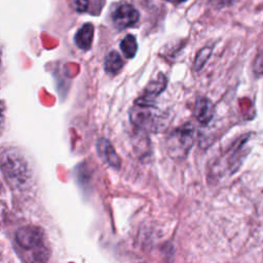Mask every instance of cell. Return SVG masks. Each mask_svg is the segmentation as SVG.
Here are the masks:
<instances>
[{
	"instance_id": "obj_6",
	"label": "cell",
	"mask_w": 263,
	"mask_h": 263,
	"mask_svg": "<svg viewBox=\"0 0 263 263\" xmlns=\"http://www.w3.org/2000/svg\"><path fill=\"white\" fill-rule=\"evenodd\" d=\"M97 151L100 158L109 166L119 170L121 166V160L116 153L111 142L106 138H101L97 142Z\"/></svg>"
},
{
	"instance_id": "obj_8",
	"label": "cell",
	"mask_w": 263,
	"mask_h": 263,
	"mask_svg": "<svg viewBox=\"0 0 263 263\" xmlns=\"http://www.w3.org/2000/svg\"><path fill=\"white\" fill-rule=\"evenodd\" d=\"M194 115L200 123H208L214 116V105L206 98H198L194 107Z\"/></svg>"
},
{
	"instance_id": "obj_17",
	"label": "cell",
	"mask_w": 263,
	"mask_h": 263,
	"mask_svg": "<svg viewBox=\"0 0 263 263\" xmlns=\"http://www.w3.org/2000/svg\"><path fill=\"white\" fill-rule=\"evenodd\" d=\"M166 1H173V0H166Z\"/></svg>"
},
{
	"instance_id": "obj_9",
	"label": "cell",
	"mask_w": 263,
	"mask_h": 263,
	"mask_svg": "<svg viewBox=\"0 0 263 263\" xmlns=\"http://www.w3.org/2000/svg\"><path fill=\"white\" fill-rule=\"evenodd\" d=\"M93 25L90 23L84 24L76 33L74 41L76 45L83 50H88L91 47L93 39Z\"/></svg>"
},
{
	"instance_id": "obj_1",
	"label": "cell",
	"mask_w": 263,
	"mask_h": 263,
	"mask_svg": "<svg viewBox=\"0 0 263 263\" xmlns=\"http://www.w3.org/2000/svg\"><path fill=\"white\" fill-rule=\"evenodd\" d=\"M1 170L7 183L14 189H27L32 183L33 173L25 155L9 147L1 152Z\"/></svg>"
},
{
	"instance_id": "obj_15",
	"label": "cell",
	"mask_w": 263,
	"mask_h": 263,
	"mask_svg": "<svg viewBox=\"0 0 263 263\" xmlns=\"http://www.w3.org/2000/svg\"><path fill=\"white\" fill-rule=\"evenodd\" d=\"M215 1V3L217 4V5H227V4H229L230 2H232V0H214Z\"/></svg>"
},
{
	"instance_id": "obj_5",
	"label": "cell",
	"mask_w": 263,
	"mask_h": 263,
	"mask_svg": "<svg viewBox=\"0 0 263 263\" xmlns=\"http://www.w3.org/2000/svg\"><path fill=\"white\" fill-rule=\"evenodd\" d=\"M140 18L139 11L128 3H122L112 13V22L117 29H125L135 25Z\"/></svg>"
},
{
	"instance_id": "obj_16",
	"label": "cell",
	"mask_w": 263,
	"mask_h": 263,
	"mask_svg": "<svg viewBox=\"0 0 263 263\" xmlns=\"http://www.w3.org/2000/svg\"><path fill=\"white\" fill-rule=\"evenodd\" d=\"M177 1H179V2H185V1H187V0H177Z\"/></svg>"
},
{
	"instance_id": "obj_12",
	"label": "cell",
	"mask_w": 263,
	"mask_h": 263,
	"mask_svg": "<svg viewBox=\"0 0 263 263\" xmlns=\"http://www.w3.org/2000/svg\"><path fill=\"white\" fill-rule=\"evenodd\" d=\"M211 52H212V49L210 47H204L198 52L194 62V68L196 70H199L202 68V66L205 64L209 57L211 55Z\"/></svg>"
},
{
	"instance_id": "obj_7",
	"label": "cell",
	"mask_w": 263,
	"mask_h": 263,
	"mask_svg": "<svg viewBox=\"0 0 263 263\" xmlns=\"http://www.w3.org/2000/svg\"><path fill=\"white\" fill-rule=\"evenodd\" d=\"M166 86V78L164 75L159 74L156 79L150 81V83L146 86L143 95L137 101L138 104L144 105H152V101L161 93Z\"/></svg>"
},
{
	"instance_id": "obj_10",
	"label": "cell",
	"mask_w": 263,
	"mask_h": 263,
	"mask_svg": "<svg viewBox=\"0 0 263 263\" xmlns=\"http://www.w3.org/2000/svg\"><path fill=\"white\" fill-rule=\"evenodd\" d=\"M120 49L126 59H132L136 55L138 50V44L134 35H126L120 42Z\"/></svg>"
},
{
	"instance_id": "obj_11",
	"label": "cell",
	"mask_w": 263,
	"mask_h": 263,
	"mask_svg": "<svg viewBox=\"0 0 263 263\" xmlns=\"http://www.w3.org/2000/svg\"><path fill=\"white\" fill-rule=\"evenodd\" d=\"M123 66L122 60L117 51H111L108 53L105 60V70L108 73H117Z\"/></svg>"
},
{
	"instance_id": "obj_2",
	"label": "cell",
	"mask_w": 263,
	"mask_h": 263,
	"mask_svg": "<svg viewBox=\"0 0 263 263\" xmlns=\"http://www.w3.org/2000/svg\"><path fill=\"white\" fill-rule=\"evenodd\" d=\"M194 141V129L190 123L174 129L165 141V150L171 158L183 159L187 156Z\"/></svg>"
},
{
	"instance_id": "obj_14",
	"label": "cell",
	"mask_w": 263,
	"mask_h": 263,
	"mask_svg": "<svg viewBox=\"0 0 263 263\" xmlns=\"http://www.w3.org/2000/svg\"><path fill=\"white\" fill-rule=\"evenodd\" d=\"M255 72L259 74H263V53H260L257 55L254 64Z\"/></svg>"
},
{
	"instance_id": "obj_3",
	"label": "cell",
	"mask_w": 263,
	"mask_h": 263,
	"mask_svg": "<svg viewBox=\"0 0 263 263\" xmlns=\"http://www.w3.org/2000/svg\"><path fill=\"white\" fill-rule=\"evenodd\" d=\"M129 118L132 123L147 132H159L164 126V117L152 105L138 104L130 109Z\"/></svg>"
},
{
	"instance_id": "obj_13",
	"label": "cell",
	"mask_w": 263,
	"mask_h": 263,
	"mask_svg": "<svg viewBox=\"0 0 263 263\" xmlns=\"http://www.w3.org/2000/svg\"><path fill=\"white\" fill-rule=\"evenodd\" d=\"M71 7L77 12H84L87 10L89 2L88 0H69Z\"/></svg>"
},
{
	"instance_id": "obj_4",
	"label": "cell",
	"mask_w": 263,
	"mask_h": 263,
	"mask_svg": "<svg viewBox=\"0 0 263 263\" xmlns=\"http://www.w3.org/2000/svg\"><path fill=\"white\" fill-rule=\"evenodd\" d=\"M15 241L22 250L31 252L45 246L43 230L40 227L30 225L20 227L16 230Z\"/></svg>"
}]
</instances>
